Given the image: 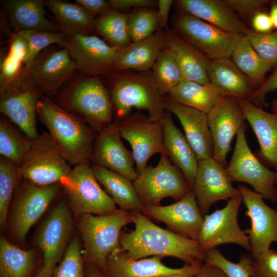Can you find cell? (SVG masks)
Wrapping results in <instances>:
<instances>
[{
    "label": "cell",
    "mask_w": 277,
    "mask_h": 277,
    "mask_svg": "<svg viewBox=\"0 0 277 277\" xmlns=\"http://www.w3.org/2000/svg\"><path fill=\"white\" fill-rule=\"evenodd\" d=\"M134 230L122 231L120 244L122 251L134 260L149 256H171L186 264L201 265L206 252L198 241L162 228L141 212H131Z\"/></svg>",
    "instance_id": "cell-1"
},
{
    "label": "cell",
    "mask_w": 277,
    "mask_h": 277,
    "mask_svg": "<svg viewBox=\"0 0 277 277\" xmlns=\"http://www.w3.org/2000/svg\"><path fill=\"white\" fill-rule=\"evenodd\" d=\"M37 115L70 165L89 163L95 140L90 127L43 94L37 105Z\"/></svg>",
    "instance_id": "cell-2"
},
{
    "label": "cell",
    "mask_w": 277,
    "mask_h": 277,
    "mask_svg": "<svg viewBox=\"0 0 277 277\" xmlns=\"http://www.w3.org/2000/svg\"><path fill=\"white\" fill-rule=\"evenodd\" d=\"M131 223L132 213L122 209L105 215H80L78 227L84 243V256L105 272L108 256L121 250L122 229Z\"/></svg>",
    "instance_id": "cell-3"
},
{
    "label": "cell",
    "mask_w": 277,
    "mask_h": 277,
    "mask_svg": "<svg viewBox=\"0 0 277 277\" xmlns=\"http://www.w3.org/2000/svg\"><path fill=\"white\" fill-rule=\"evenodd\" d=\"M116 76L110 94L115 121L129 116L133 108L147 110L150 120L162 119L166 111L164 97L154 84L151 73H124Z\"/></svg>",
    "instance_id": "cell-4"
},
{
    "label": "cell",
    "mask_w": 277,
    "mask_h": 277,
    "mask_svg": "<svg viewBox=\"0 0 277 277\" xmlns=\"http://www.w3.org/2000/svg\"><path fill=\"white\" fill-rule=\"evenodd\" d=\"M133 182L143 207L161 205L162 200L168 197L179 201L192 190L183 172L166 153L161 154L155 167L146 166Z\"/></svg>",
    "instance_id": "cell-5"
},
{
    "label": "cell",
    "mask_w": 277,
    "mask_h": 277,
    "mask_svg": "<svg viewBox=\"0 0 277 277\" xmlns=\"http://www.w3.org/2000/svg\"><path fill=\"white\" fill-rule=\"evenodd\" d=\"M60 184L70 209L80 215H105L116 209L115 204L97 181L89 163L74 166Z\"/></svg>",
    "instance_id": "cell-6"
},
{
    "label": "cell",
    "mask_w": 277,
    "mask_h": 277,
    "mask_svg": "<svg viewBox=\"0 0 277 277\" xmlns=\"http://www.w3.org/2000/svg\"><path fill=\"white\" fill-rule=\"evenodd\" d=\"M71 169L50 134L45 131L32 140L19 166L22 177L43 187L60 183Z\"/></svg>",
    "instance_id": "cell-7"
},
{
    "label": "cell",
    "mask_w": 277,
    "mask_h": 277,
    "mask_svg": "<svg viewBox=\"0 0 277 277\" xmlns=\"http://www.w3.org/2000/svg\"><path fill=\"white\" fill-rule=\"evenodd\" d=\"M173 30L209 60L230 58L243 35L225 31L193 16L177 13Z\"/></svg>",
    "instance_id": "cell-8"
},
{
    "label": "cell",
    "mask_w": 277,
    "mask_h": 277,
    "mask_svg": "<svg viewBox=\"0 0 277 277\" xmlns=\"http://www.w3.org/2000/svg\"><path fill=\"white\" fill-rule=\"evenodd\" d=\"M244 124L236 134L234 149L226 173L232 183L241 182L251 185L264 199L277 202V172L269 170L262 164L250 149Z\"/></svg>",
    "instance_id": "cell-9"
},
{
    "label": "cell",
    "mask_w": 277,
    "mask_h": 277,
    "mask_svg": "<svg viewBox=\"0 0 277 277\" xmlns=\"http://www.w3.org/2000/svg\"><path fill=\"white\" fill-rule=\"evenodd\" d=\"M66 104L69 108L84 117L98 133L113 123V104L100 77L88 76L77 80L68 90Z\"/></svg>",
    "instance_id": "cell-10"
},
{
    "label": "cell",
    "mask_w": 277,
    "mask_h": 277,
    "mask_svg": "<svg viewBox=\"0 0 277 277\" xmlns=\"http://www.w3.org/2000/svg\"><path fill=\"white\" fill-rule=\"evenodd\" d=\"M41 94L23 73L1 88V112L29 138H36V116Z\"/></svg>",
    "instance_id": "cell-11"
},
{
    "label": "cell",
    "mask_w": 277,
    "mask_h": 277,
    "mask_svg": "<svg viewBox=\"0 0 277 277\" xmlns=\"http://www.w3.org/2000/svg\"><path fill=\"white\" fill-rule=\"evenodd\" d=\"M242 195L228 200L226 206L204 216L198 241L205 252L225 244H234L250 252L247 235L239 226L238 220Z\"/></svg>",
    "instance_id": "cell-12"
},
{
    "label": "cell",
    "mask_w": 277,
    "mask_h": 277,
    "mask_svg": "<svg viewBox=\"0 0 277 277\" xmlns=\"http://www.w3.org/2000/svg\"><path fill=\"white\" fill-rule=\"evenodd\" d=\"M77 70L68 50H44L29 64L24 66L23 73L42 94L53 95L72 78Z\"/></svg>",
    "instance_id": "cell-13"
},
{
    "label": "cell",
    "mask_w": 277,
    "mask_h": 277,
    "mask_svg": "<svg viewBox=\"0 0 277 277\" xmlns=\"http://www.w3.org/2000/svg\"><path fill=\"white\" fill-rule=\"evenodd\" d=\"M117 122L122 137L131 147L138 174L146 167L153 155L167 154L161 120L152 121L148 116L137 113Z\"/></svg>",
    "instance_id": "cell-14"
},
{
    "label": "cell",
    "mask_w": 277,
    "mask_h": 277,
    "mask_svg": "<svg viewBox=\"0 0 277 277\" xmlns=\"http://www.w3.org/2000/svg\"><path fill=\"white\" fill-rule=\"evenodd\" d=\"M62 46L67 49L77 69L96 77L113 71L115 55L120 49L92 34H66Z\"/></svg>",
    "instance_id": "cell-15"
},
{
    "label": "cell",
    "mask_w": 277,
    "mask_h": 277,
    "mask_svg": "<svg viewBox=\"0 0 277 277\" xmlns=\"http://www.w3.org/2000/svg\"><path fill=\"white\" fill-rule=\"evenodd\" d=\"M238 189L247 208L246 215L251 221V227L244 230L250 245L252 258L269 249L277 242V210L268 206L261 195L245 185Z\"/></svg>",
    "instance_id": "cell-16"
},
{
    "label": "cell",
    "mask_w": 277,
    "mask_h": 277,
    "mask_svg": "<svg viewBox=\"0 0 277 277\" xmlns=\"http://www.w3.org/2000/svg\"><path fill=\"white\" fill-rule=\"evenodd\" d=\"M27 181L16 195L12 216L11 230L19 241L25 240L30 228L57 195L61 186L58 183L43 187Z\"/></svg>",
    "instance_id": "cell-17"
},
{
    "label": "cell",
    "mask_w": 277,
    "mask_h": 277,
    "mask_svg": "<svg viewBox=\"0 0 277 277\" xmlns=\"http://www.w3.org/2000/svg\"><path fill=\"white\" fill-rule=\"evenodd\" d=\"M69 207L65 201L59 202L41 225L37 243L43 254L41 270L53 273L62 256L72 230Z\"/></svg>",
    "instance_id": "cell-18"
},
{
    "label": "cell",
    "mask_w": 277,
    "mask_h": 277,
    "mask_svg": "<svg viewBox=\"0 0 277 277\" xmlns=\"http://www.w3.org/2000/svg\"><path fill=\"white\" fill-rule=\"evenodd\" d=\"M213 144V158L225 166L234 136L246 120L237 99L223 95L207 113Z\"/></svg>",
    "instance_id": "cell-19"
},
{
    "label": "cell",
    "mask_w": 277,
    "mask_h": 277,
    "mask_svg": "<svg viewBox=\"0 0 277 277\" xmlns=\"http://www.w3.org/2000/svg\"><path fill=\"white\" fill-rule=\"evenodd\" d=\"M192 189L203 216L215 202L240 194L239 189L233 186L226 167L213 157L198 162Z\"/></svg>",
    "instance_id": "cell-20"
},
{
    "label": "cell",
    "mask_w": 277,
    "mask_h": 277,
    "mask_svg": "<svg viewBox=\"0 0 277 277\" xmlns=\"http://www.w3.org/2000/svg\"><path fill=\"white\" fill-rule=\"evenodd\" d=\"M142 213L164 223L168 230L198 241L204 221L192 189L175 203L166 206H144Z\"/></svg>",
    "instance_id": "cell-21"
},
{
    "label": "cell",
    "mask_w": 277,
    "mask_h": 277,
    "mask_svg": "<svg viewBox=\"0 0 277 277\" xmlns=\"http://www.w3.org/2000/svg\"><path fill=\"white\" fill-rule=\"evenodd\" d=\"M118 123L115 121L103 129L95 140L91 160L96 165L117 173L131 181L138 174L134 168L132 151L122 140Z\"/></svg>",
    "instance_id": "cell-22"
},
{
    "label": "cell",
    "mask_w": 277,
    "mask_h": 277,
    "mask_svg": "<svg viewBox=\"0 0 277 277\" xmlns=\"http://www.w3.org/2000/svg\"><path fill=\"white\" fill-rule=\"evenodd\" d=\"M166 110L180 121L185 136L198 161L213 157V141L208 125L207 114L164 97Z\"/></svg>",
    "instance_id": "cell-23"
},
{
    "label": "cell",
    "mask_w": 277,
    "mask_h": 277,
    "mask_svg": "<svg viewBox=\"0 0 277 277\" xmlns=\"http://www.w3.org/2000/svg\"><path fill=\"white\" fill-rule=\"evenodd\" d=\"M178 13L200 18L225 31L246 35L248 29L226 0H178Z\"/></svg>",
    "instance_id": "cell-24"
},
{
    "label": "cell",
    "mask_w": 277,
    "mask_h": 277,
    "mask_svg": "<svg viewBox=\"0 0 277 277\" xmlns=\"http://www.w3.org/2000/svg\"><path fill=\"white\" fill-rule=\"evenodd\" d=\"M162 258L151 256L134 260L122 249L107 258L105 272L110 277H154L158 275L197 271L202 265H189L173 268L164 265Z\"/></svg>",
    "instance_id": "cell-25"
},
{
    "label": "cell",
    "mask_w": 277,
    "mask_h": 277,
    "mask_svg": "<svg viewBox=\"0 0 277 277\" xmlns=\"http://www.w3.org/2000/svg\"><path fill=\"white\" fill-rule=\"evenodd\" d=\"M207 75L211 84L225 95L250 101L259 86L243 73L230 58L210 60Z\"/></svg>",
    "instance_id": "cell-26"
},
{
    "label": "cell",
    "mask_w": 277,
    "mask_h": 277,
    "mask_svg": "<svg viewBox=\"0 0 277 277\" xmlns=\"http://www.w3.org/2000/svg\"><path fill=\"white\" fill-rule=\"evenodd\" d=\"M166 46L165 31L158 29L147 38L132 42L116 52L113 69L146 71L152 68L159 54Z\"/></svg>",
    "instance_id": "cell-27"
},
{
    "label": "cell",
    "mask_w": 277,
    "mask_h": 277,
    "mask_svg": "<svg viewBox=\"0 0 277 277\" xmlns=\"http://www.w3.org/2000/svg\"><path fill=\"white\" fill-rule=\"evenodd\" d=\"M237 100L259 141L261 156L277 169V114L266 111L248 100Z\"/></svg>",
    "instance_id": "cell-28"
},
{
    "label": "cell",
    "mask_w": 277,
    "mask_h": 277,
    "mask_svg": "<svg viewBox=\"0 0 277 277\" xmlns=\"http://www.w3.org/2000/svg\"><path fill=\"white\" fill-rule=\"evenodd\" d=\"M161 120L167 155L192 188L198 166L197 157L185 135L174 124L170 112L165 111Z\"/></svg>",
    "instance_id": "cell-29"
},
{
    "label": "cell",
    "mask_w": 277,
    "mask_h": 277,
    "mask_svg": "<svg viewBox=\"0 0 277 277\" xmlns=\"http://www.w3.org/2000/svg\"><path fill=\"white\" fill-rule=\"evenodd\" d=\"M165 31L166 46L173 54L184 80L210 83L207 67L210 60L169 28Z\"/></svg>",
    "instance_id": "cell-30"
},
{
    "label": "cell",
    "mask_w": 277,
    "mask_h": 277,
    "mask_svg": "<svg viewBox=\"0 0 277 277\" xmlns=\"http://www.w3.org/2000/svg\"><path fill=\"white\" fill-rule=\"evenodd\" d=\"M2 4L10 23L17 31L62 32L57 25L47 18L43 1L7 0Z\"/></svg>",
    "instance_id": "cell-31"
},
{
    "label": "cell",
    "mask_w": 277,
    "mask_h": 277,
    "mask_svg": "<svg viewBox=\"0 0 277 277\" xmlns=\"http://www.w3.org/2000/svg\"><path fill=\"white\" fill-rule=\"evenodd\" d=\"M91 167L100 185L120 209L142 213L143 205L132 181L106 168L94 165Z\"/></svg>",
    "instance_id": "cell-32"
},
{
    "label": "cell",
    "mask_w": 277,
    "mask_h": 277,
    "mask_svg": "<svg viewBox=\"0 0 277 277\" xmlns=\"http://www.w3.org/2000/svg\"><path fill=\"white\" fill-rule=\"evenodd\" d=\"M223 95H226L210 83L184 80L166 97L207 114Z\"/></svg>",
    "instance_id": "cell-33"
},
{
    "label": "cell",
    "mask_w": 277,
    "mask_h": 277,
    "mask_svg": "<svg viewBox=\"0 0 277 277\" xmlns=\"http://www.w3.org/2000/svg\"><path fill=\"white\" fill-rule=\"evenodd\" d=\"M43 2L53 13L62 32L66 34L91 35L94 31L96 18L76 3L61 0Z\"/></svg>",
    "instance_id": "cell-34"
},
{
    "label": "cell",
    "mask_w": 277,
    "mask_h": 277,
    "mask_svg": "<svg viewBox=\"0 0 277 277\" xmlns=\"http://www.w3.org/2000/svg\"><path fill=\"white\" fill-rule=\"evenodd\" d=\"M35 261V253L34 250L22 249L1 236V277H30Z\"/></svg>",
    "instance_id": "cell-35"
},
{
    "label": "cell",
    "mask_w": 277,
    "mask_h": 277,
    "mask_svg": "<svg viewBox=\"0 0 277 277\" xmlns=\"http://www.w3.org/2000/svg\"><path fill=\"white\" fill-rule=\"evenodd\" d=\"M230 59L246 76L259 86L266 73L273 67L255 51L246 35L239 39Z\"/></svg>",
    "instance_id": "cell-36"
},
{
    "label": "cell",
    "mask_w": 277,
    "mask_h": 277,
    "mask_svg": "<svg viewBox=\"0 0 277 277\" xmlns=\"http://www.w3.org/2000/svg\"><path fill=\"white\" fill-rule=\"evenodd\" d=\"M130 13L112 9L95 19L94 31L109 45L117 48L125 47L132 43L128 22Z\"/></svg>",
    "instance_id": "cell-37"
},
{
    "label": "cell",
    "mask_w": 277,
    "mask_h": 277,
    "mask_svg": "<svg viewBox=\"0 0 277 277\" xmlns=\"http://www.w3.org/2000/svg\"><path fill=\"white\" fill-rule=\"evenodd\" d=\"M152 69L153 81L163 96L184 80L177 61L166 46L160 52Z\"/></svg>",
    "instance_id": "cell-38"
},
{
    "label": "cell",
    "mask_w": 277,
    "mask_h": 277,
    "mask_svg": "<svg viewBox=\"0 0 277 277\" xmlns=\"http://www.w3.org/2000/svg\"><path fill=\"white\" fill-rule=\"evenodd\" d=\"M31 143V139L21 134L10 123L1 118L0 154L2 157L19 167Z\"/></svg>",
    "instance_id": "cell-39"
},
{
    "label": "cell",
    "mask_w": 277,
    "mask_h": 277,
    "mask_svg": "<svg viewBox=\"0 0 277 277\" xmlns=\"http://www.w3.org/2000/svg\"><path fill=\"white\" fill-rule=\"evenodd\" d=\"M21 177L19 167L2 156L0 159V225L2 228L6 224L12 194Z\"/></svg>",
    "instance_id": "cell-40"
},
{
    "label": "cell",
    "mask_w": 277,
    "mask_h": 277,
    "mask_svg": "<svg viewBox=\"0 0 277 277\" xmlns=\"http://www.w3.org/2000/svg\"><path fill=\"white\" fill-rule=\"evenodd\" d=\"M16 33L25 40L28 46V54L25 61L24 66L31 63L49 46L58 44L62 46L66 35L63 32L31 30H21Z\"/></svg>",
    "instance_id": "cell-41"
},
{
    "label": "cell",
    "mask_w": 277,
    "mask_h": 277,
    "mask_svg": "<svg viewBox=\"0 0 277 277\" xmlns=\"http://www.w3.org/2000/svg\"><path fill=\"white\" fill-rule=\"evenodd\" d=\"M252 261L251 255H243L238 263L232 262L214 248L206 252L204 262L218 267L227 277H252Z\"/></svg>",
    "instance_id": "cell-42"
},
{
    "label": "cell",
    "mask_w": 277,
    "mask_h": 277,
    "mask_svg": "<svg viewBox=\"0 0 277 277\" xmlns=\"http://www.w3.org/2000/svg\"><path fill=\"white\" fill-rule=\"evenodd\" d=\"M128 26L132 42L147 38L159 29L157 11L144 8L130 13Z\"/></svg>",
    "instance_id": "cell-43"
},
{
    "label": "cell",
    "mask_w": 277,
    "mask_h": 277,
    "mask_svg": "<svg viewBox=\"0 0 277 277\" xmlns=\"http://www.w3.org/2000/svg\"><path fill=\"white\" fill-rule=\"evenodd\" d=\"M82 254L79 240L74 237L68 245L60 263L55 268L52 277H85Z\"/></svg>",
    "instance_id": "cell-44"
},
{
    "label": "cell",
    "mask_w": 277,
    "mask_h": 277,
    "mask_svg": "<svg viewBox=\"0 0 277 277\" xmlns=\"http://www.w3.org/2000/svg\"><path fill=\"white\" fill-rule=\"evenodd\" d=\"M255 51L273 66L277 64V31L260 33L248 30L246 35Z\"/></svg>",
    "instance_id": "cell-45"
},
{
    "label": "cell",
    "mask_w": 277,
    "mask_h": 277,
    "mask_svg": "<svg viewBox=\"0 0 277 277\" xmlns=\"http://www.w3.org/2000/svg\"><path fill=\"white\" fill-rule=\"evenodd\" d=\"M252 277H277V250L268 249L252 258Z\"/></svg>",
    "instance_id": "cell-46"
},
{
    "label": "cell",
    "mask_w": 277,
    "mask_h": 277,
    "mask_svg": "<svg viewBox=\"0 0 277 277\" xmlns=\"http://www.w3.org/2000/svg\"><path fill=\"white\" fill-rule=\"evenodd\" d=\"M24 62L16 56L8 52L1 62V88L7 85L23 73Z\"/></svg>",
    "instance_id": "cell-47"
},
{
    "label": "cell",
    "mask_w": 277,
    "mask_h": 277,
    "mask_svg": "<svg viewBox=\"0 0 277 277\" xmlns=\"http://www.w3.org/2000/svg\"><path fill=\"white\" fill-rule=\"evenodd\" d=\"M228 4L243 21H251L255 14L270 1L267 0H226Z\"/></svg>",
    "instance_id": "cell-48"
},
{
    "label": "cell",
    "mask_w": 277,
    "mask_h": 277,
    "mask_svg": "<svg viewBox=\"0 0 277 277\" xmlns=\"http://www.w3.org/2000/svg\"><path fill=\"white\" fill-rule=\"evenodd\" d=\"M273 91H277V67L257 88L249 101L261 107L265 104L266 95Z\"/></svg>",
    "instance_id": "cell-49"
},
{
    "label": "cell",
    "mask_w": 277,
    "mask_h": 277,
    "mask_svg": "<svg viewBox=\"0 0 277 277\" xmlns=\"http://www.w3.org/2000/svg\"><path fill=\"white\" fill-rule=\"evenodd\" d=\"M75 3L82 7L94 18L102 16L113 9L109 1L75 0Z\"/></svg>",
    "instance_id": "cell-50"
},
{
    "label": "cell",
    "mask_w": 277,
    "mask_h": 277,
    "mask_svg": "<svg viewBox=\"0 0 277 277\" xmlns=\"http://www.w3.org/2000/svg\"><path fill=\"white\" fill-rule=\"evenodd\" d=\"M109 2L113 9L121 12L133 8H147L157 4V1L154 0H109Z\"/></svg>",
    "instance_id": "cell-51"
},
{
    "label": "cell",
    "mask_w": 277,
    "mask_h": 277,
    "mask_svg": "<svg viewBox=\"0 0 277 277\" xmlns=\"http://www.w3.org/2000/svg\"><path fill=\"white\" fill-rule=\"evenodd\" d=\"M250 22L253 31L258 33H269L274 28L269 14L263 11L255 14Z\"/></svg>",
    "instance_id": "cell-52"
},
{
    "label": "cell",
    "mask_w": 277,
    "mask_h": 277,
    "mask_svg": "<svg viewBox=\"0 0 277 277\" xmlns=\"http://www.w3.org/2000/svg\"><path fill=\"white\" fill-rule=\"evenodd\" d=\"M174 2L172 0H159L157 1L158 9L156 11L159 22L158 29L166 30L169 28L168 26L169 14Z\"/></svg>",
    "instance_id": "cell-53"
},
{
    "label": "cell",
    "mask_w": 277,
    "mask_h": 277,
    "mask_svg": "<svg viewBox=\"0 0 277 277\" xmlns=\"http://www.w3.org/2000/svg\"><path fill=\"white\" fill-rule=\"evenodd\" d=\"M197 277H227V276L218 267L204 262L197 273Z\"/></svg>",
    "instance_id": "cell-54"
},
{
    "label": "cell",
    "mask_w": 277,
    "mask_h": 277,
    "mask_svg": "<svg viewBox=\"0 0 277 277\" xmlns=\"http://www.w3.org/2000/svg\"><path fill=\"white\" fill-rule=\"evenodd\" d=\"M269 14L271 18L273 28L277 31V2H273L272 3Z\"/></svg>",
    "instance_id": "cell-55"
},
{
    "label": "cell",
    "mask_w": 277,
    "mask_h": 277,
    "mask_svg": "<svg viewBox=\"0 0 277 277\" xmlns=\"http://www.w3.org/2000/svg\"><path fill=\"white\" fill-rule=\"evenodd\" d=\"M199 270L197 271L163 274L154 277H197V274Z\"/></svg>",
    "instance_id": "cell-56"
},
{
    "label": "cell",
    "mask_w": 277,
    "mask_h": 277,
    "mask_svg": "<svg viewBox=\"0 0 277 277\" xmlns=\"http://www.w3.org/2000/svg\"><path fill=\"white\" fill-rule=\"evenodd\" d=\"M53 273L39 270L35 277H52Z\"/></svg>",
    "instance_id": "cell-57"
},
{
    "label": "cell",
    "mask_w": 277,
    "mask_h": 277,
    "mask_svg": "<svg viewBox=\"0 0 277 277\" xmlns=\"http://www.w3.org/2000/svg\"><path fill=\"white\" fill-rule=\"evenodd\" d=\"M271 108L273 113L277 114V99L273 101Z\"/></svg>",
    "instance_id": "cell-58"
},
{
    "label": "cell",
    "mask_w": 277,
    "mask_h": 277,
    "mask_svg": "<svg viewBox=\"0 0 277 277\" xmlns=\"http://www.w3.org/2000/svg\"><path fill=\"white\" fill-rule=\"evenodd\" d=\"M95 277H105L103 275L101 274L98 271L94 270Z\"/></svg>",
    "instance_id": "cell-59"
},
{
    "label": "cell",
    "mask_w": 277,
    "mask_h": 277,
    "mask_svg": "<svg viewBox=\"0 0 277 277\" xmlns=\"http://www.w3.org/2000/svg\"><path fill=\"white\" fill-rule=\"evenodd\" d=\"M88 277H95L94 270H92L90 272Z\"/></svg>",
    "instance_id": "cell-60"
},
{
    "label": "cell",
    "mask_w": 277,
    "mask_h": 277,
    "mask_svg": "<svg viewBox=\"0 0 277 277\" xmlns=\"http://www.w3.org/2000/svg\"><path fill=\"white\" fill-rule=\"evenodd\" d=\"M276 197H277V187H276Z\"/></svg>",
    "instance_id": "cell-61"
},
{
    "label": "cell",
    "mask_w": 277,
    "mask_h": 277,
    "mask_svg": "<svg viewBox=\"0 0 277 277\" xmlns=\"http://www.w3.org/2000/svg\"><path fill=\"white\" fill-rule=\"evenodd\" d=\"M276 184H277V176H276Z\"/></svg>",
    "instance_id": "cell-62"
}]
</instances>
